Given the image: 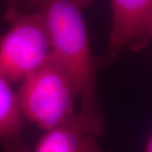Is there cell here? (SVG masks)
<instances>
[{
  "label": "cell",
  "instance_id": "6da1fadb",
  "mask_svg": "<svg viewBox=\"0 0 152 152\" xmlns=\"http://www.w3.org/2000/svg\"><path fill=\"white\" fill-rule=\"evenodd\" d=\"M45 19L54 59L74 85L77 115L88 129L102 136L106 121L96 83L97 59L91 48L85 11L94 0H33Z\"/></svg>",
  "mask_w": 152,
  "mask_h": 152
},
{
  "label": "cell",
  "instance_id": "7a4b0ae2",
  "mask_svg": "<svg viewBox=\"0 0 152 152\" xmlns=\"http://www.w3.org/2000/svg\"><path fill=\"white\" fill-rule=\"evenodd\" d=\"M16 98L24 121L45 132L77 113L74 85L54 57L21 82Z\"/></svg>",
  "mask_w": 152,
  "mask_h": 152
},
{
  "label": "cell",
  "instance_id": "3957f363",
  "mask_svg": "<svg viewBox=\"0 0 152 152\" xmlns=\"http://www.w3.org/2000/svg\"><path fill=\"white\" fill-rule=\"evenodd\" d=\"M4 19L9 29L0 38V77L20 84L53 57L50 34L39 11L26 13L11 6Z\"/></svg>",
  "mask_w": 152,
  "mask_h": 152
},
{
  "label": "cell",
  "instance_id": "52a82bcc",
  "mask_svg": "<svg viewBox=\"0 0 152 152\" xmlns=\"http://www.w3.org/2000/svg\"><path fill=\"white\" fill-rule=\"evenodd\" d=\"M142 152H152V137H151V135H149V137H147L146 141H145Z\"/></svg>",
  "mask_w": 152,
  "mask_h": 152
},
{
  "label": "cell",
  "instance_id": "277c9868",
  "mask_svg": "<svg viewBox=\"0 0 152 152\" xmlns=\"http://www.w3.org/2000/svg\"><path fill=\"white\" fill-rule=\"evenodd\" d=\"M112 23L108 45L99 66H109L124 51L140 53L152 38V0H111Z\"/></svg>",
  "mask_w": 152,
  "mask_h": 152
},
{
  "label": "cell",
  "instance_id": "ba28073f",
  "mask_svg": "<svg viewBox=\"0 0 152 152\" xmlns=\"http://www.w3.org/2000/svg\"><path fill=\"white\" fill-rule=\"evenodd\" d=\"M11 2H25L26 0H9Z\"/></svg>",
  "mask_w": 152,
  "mask_h": 152
},
{
  "label": "cell",
  "instance_id": "5b68a950",
  "mask_svg": "<svg viewBox=\"0 0 152 152\" xmlns=\"http://www.w3.org/2000/svg\"><path fill=\"white\" fill-rule=\"evenodd\" d=\"M99 137L76 113L62 124L47 130L33 152H102Z\"/></svg>",
  "mask_w": 152,
  "mask_h": 152
},
{
  "label": "cell",
  "instance_id": "8992f818",
  "mask_svg": "<svg viewBox=\"0 0 152 152\" xmlns=\"http://www.w3.org/2000/svg\"><path fill=\"white\" fill-rule=\"evenodd\" d=\"M27 123L20 114L16 91L0 77V147L2 152H30L24 138Z\"/></svg>",
  "mask_w": 152,
  "mask_h": 152
}]
</instances>
